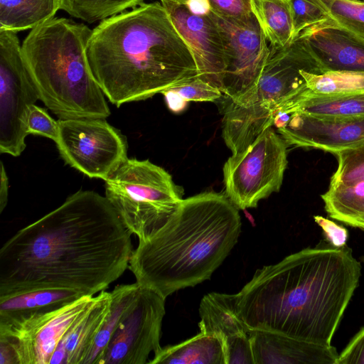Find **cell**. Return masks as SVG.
I'll return each mask as SVG.
<instances>
[{
    "label": "cell",
    "instance_id": "cell-35",
    "mask_svg": "<svg viewBox=\"0 0 364 364\" xmlns=\"http://www.w3.org/2000/svg\"><path fill=\"white\" fill-rule=\"evenodd\" d=\"M211 12L221 17L245 21L254 15L250 0H209Z\"/></svg>",
    "mask_w": 364,
    "mask_h": 364
},
{
    "label": "cell",
    "instance_id": "cell-6",
    "mask_svg": "<svg viewBox=\"0 0 364 364\" xmlns=\"http://www.w3.org/2000/svg\"><path fill=\"white\" fill-rule=\"evenodd\" d=\"M182 195L171 176L148 159L127 158L105 181V197L139 241L168 221Z\"/></svg>",
    "mask_w": 364,
    "mask_h": 364
},
{
    "label": "cell",
    "instance_id": "cell-23",
    "mask_svg": "<svg viewBox=\"0 0 364 364\" xmlns=\"http://www.w3.org/2000/svg\"><path fill=\"white\" fill-rule=\"evenodd\" d=\"M150 364H225L223 347L216 336L200 332L154 354Z\"/></svg>",
    "mask_w": 364,
    "mask_h": 364
},
{
    "label": "cell",
    "instance_id": "cell-14",
    "mask_svg": "<svg viewBox=\"0 0 364 364\" xmlns=\"http://www.w3.org/2000/svg\"><path fill=\"white\" fill-rule=\"evenodd\" d=\"M175 27L188 44L196 63L198 78L220 91L226 68V53L221 33L209 16L191 13L185 4L160 1Z\"/></svg>",
    "mask_w": 364,
    "mask_h": 364
},
{
    "label": "cell",
    "instance_id": "cell-22",
    "mask_svg": "<svg viewBox=\"0 0 364 364\" xmlns=\"http://www.w3.org/2000/svg\"><path fill=\"white\" fill-rule=\"evenodd\" d=\"M81 296L65 289H40L0 297V326L18 323L32 316L50 311Z\"/></svg>",
    "mask_w": 364,
    "mask_h": 364
},
{
    "label": "cell",
    "instance_id": "cell-36",
    "mask_svg": "<svg viewBox=\"0 0 364 364\" xmlns=\"http://www.w3.org/2000/svg\"><path fill=\"white\" fill-rule=\"evenodd\" d=\"M315 223L321 227L324 235V239L335 247H341L346 245L348 230L335 222L321 215H314Z\"/></svg>",
    "mask_w": 364,
    "mask_h": 364
},
{
    "label": "cell",
    "instance_id": "cell-17",
    "mask_svg": "<svg viewBox=\"0 0 364 364\" xmlns=\"http://www.w3.org/2000/svg\"><path fill=\"white\" fill-rule=\"evenodd\" d=\"M298 37L306 43L322 73H364V38L331 19L308 28Z\"/></svg>",
    "mask_w": 364,
    "mask_h": 364
},
{
    "label": "cell",
    "instance_id": "cell-19",
    "mask_svg": "<svg viewBox=\"0 0 364 364\" xmlns=\"http://www.w3.org/2000/svg\"><path fill=\"white\" fill-rule=\"evenodd\" d=\"M111 292L102 291L71 326L54 350L49 364H85L109 313Z\"/></svg>",
    "mask_w": 364,
    "mask_h": 364
},
{
    "label": "cell",
    "instance_id": "cell-20",
    "mask_svg": "<svg viewBox=\"0 0 364 364\" xmlns=\"http://www.w3.org/2000/svg\"><path fill=\"white\" fill-rule=\"evenodd\" d=\"M274 114L260 105H240L229 99L224 111L223 137L232 154L247 149L274 125Z\"/></svg>",
    "mask_w": 364,
    "mask_h": 364
},
{
    "label": "cell",
    "instance_id": "cell-13",
    "mask_svg": "<svg viewBox=\"0 0 364 364\" xmlns=\"http://www.w3.org/2000/svg\"><path fill=\"white\" fill-rule=\"evenodd\" d=\"M302 70L322 73L304 41L298 37L270 56L259 79L250 105L257 103L275 116L279 109L306 85Z\"/></svg>",
    "mask_w": 364,
    "mask_h": 364
},
{
    "label": "cell",
    "instance_id": "cell-31",
    "mask_svg": "<svg viewBox=\"0 0 364 364\" xmlns=\"http://www.w3.org/2000/svg\"><path fill=\"white\" fill-rule=\"evenodd\" d=\"M168 108L174 112L184 109L188 101L213 102L222 97V92L210 84L196 77L161 92Z\"/></svg>",
    "mask_w": 364,
    "mask_h": 364
},
{
    "label": "cell",
    "instance_id": "cell-29",
    "mask_svg": "<svg viewBox=\"0 0 364 364\" xmlns=\"http://www.w3.org/2000/svg\"><path fill=\"white\" fill-rule=\"evenodd\" d=\"M306 87L316 95H336L364 91V73L328 71L315 74L302 70Z\"/></svg>",
    "mask_w": 364,
    "mask_h": 364
},
{
    "label": "cell",
    "instance_id": "cell-27",
    "mask_svg": "<svg viewBox=\"0 0 364 364\" xmlns=\"http://www.w3.org/2000/svg\"><path fill=\"white\" fill-rule=\"evenodd\" d=\"M139 287V284L136 282L134 284L118 285L110 291L112 299L109 313L85 364H99L115 326L135 296Z\"/></svg>",
    "mask_w": 364,
    "mask_h": 364
},
{
    "label": "cell",
    "instance_id": "cell-24",
    "mask_svg": "<svg viewBox=\"0 0 364 364\" xmlns=\"http://www.w3.org/2000/svg\"><path fill=\"white\" fill-rule=\"evenodd\" d=\"M250 3L271 50L284 48L293 41L291 0H250Z\"/></svg>",
    "mask_w": 364,
    "mask_h": 364
},
{
    "label": "cell",
    "instance_id": "cell-25",
    "mask_svg": "<svg viewBox=\"0 0 364 364\" xmlns=\"http://www.w3.org/2000/svg\"><path fill=\"white\" fill-rule=\"evenodd\" d=\"M60 0H0V30L33 29L53 18Z\"/></svg>",
    "mask_w": 364,
    "mask_h": 364
},
{
    "label": "cell",
    "instance_id": "cell-21",
    "mask_svg": "<svg viewBox=\"0 0 364 364\" xmlns=\"http://www.w3.org/2000/svg\"><path fill=\"white\" fill-rule=\"evenodd\" d=\"M296 112L320 119H343L364 116V91L336 95H316L306 87L287 101L278 113L290 114Z\"/></svg>",
    "mask_w": 364,
    "mask_h": 364
},
{
    "label": "cell",
    "instance_id": "cell-26",
    "mask_svg": "<svg viewBox=\"0 0 364 364\" xmlns=\"http://www.w3.org/2000/svg\"><path fill=\"white\" fill-rule=\"evenodd\" d=\"M321 197L330 218L364 230V181L329 186Z\"/></svg>",
    "mask_w": 364,
    "mask_h": 364
},
{
    "label": "cell",
    "instance_id": "cell-11",
    "mask_svg": "<svg viewBox=\"0 0 364 364\" xmlns=\"http://www.w3.org/2000/svg\"><path fill=\"white\" fill-rule=\"evenodd\" d=\"M165 300L155 291L139 289L114 328L99 364H145L160 346Z\"/></svg>",
    "mask_w": 364,
    "mask_h": 364
},
{
    "label": "cell",
    "instance_id": "cell-2",
    "mask_svg": "<svg viewBox=\"0 0 364 364\" xmlns=\"http://www.w3.org/2000/svg\"><path fill=\"white\" fill-rule=\"evenodd\" d=\"M360 271L351 248L322 239L257 269L237 294L238 309L250 329L330 346Z\"/></svg>",
    "mask_w": 364,
    "mask_h": 364
},
{
    "label": "cell",
    "instance_id": "cell-40",
    "mask_svg": "<svg viewBox=\"0 0 364 364\" xmlns=\"http://www.w3.org/2000/svg\"><path fill=\"white\" fill-rule=\"evenodd\" d=\"M9 178L4 166L1 162L0 171V213L5 208L8 201Z\"/></svg>",
    "mask_w": 364,
    "mask_h": 364
},
{
    "label": "cell",
    "instance_id": "cell-16",
    "mask_svg": "<svg viewBox=\"0 0 364 364\" xmlns=\"http://www.w3.org/2000/svg\"><path fill=\"white\" fill-rule=\"evenodd\" d=\"M277 130L287 145L334 154L364 144V116L320 119L296 112Z\"/></svg>",
    "mask_w": 364,
    "mask_h": 364
},
{
    "label": "cell",
    "instance_id": "cell-34",
    "mask_svg": "<svg viewBox=\"0 0 364 364\" xmlns=\"http://www.w3.org/2000/svg\"><path fill=\"white\" fill-rule=\"evenodd\" d=\"M28 134L39 135L56 141L58 136V123L43 108L32 105L28 109L26 119Z\"/></svg>",
    "mask_w": 364,
    "mask_h": 364
},
{
    "label": "cell",
    "instance_id": "cell-1",
    "mask_svg": "<svg viewBox=\"0 0 364 364\" xmlns=\"http://www.w3.org/2000/svg\"><path fill=\"white\" fill-rule=\"evenodd\" d=\"M105 196L78 191L0 249V297L40 289L105 291L129 267L131 235Z\"/></svg>",
    "mask_w": 364,
    "mask_h": 364
},
{
    "label": "cell",
    "instance_id": "cell-39",
    "mask_svg": "<svg viewBox=\"0 0 364 364\" xmlns=\"http://www.w3.org/2000/svg\"><path fill=\"white\" fill-rule=\"evenodd\" d=\"M183 4L191 13L197 16H208L211 11L209 0H186Z\"/></svg>",
    "mask_w": 364,
    "mask_h": 364
},
{
    "label": "cell",
    "instance_id": "cell-44",
    "mask_svg": "<svg viewBox=\"0 0 364 364\" xmlns=\"http://www.w3.org/2000/svg\"><path fill=\"white\" fill-rule=\"evenodd\" d=\"M363 1H364V0H363Z\"/></svg>",
    "mask_w": 364,
    "mask_h": 364
},
{
    "label": "cell",
    "instance_id": "cell-5",
    "mask_svg": "<svg viewBox=\"0 0 364 364\" xmlns=\"http://www.w3.org/2000/svg\"><path fill=\"white\" fill-rule=\"evenodd\" d=\"M87 25L53 17L31 29L21 45L39 100L59 119H106L110 110L90 67Z\"/></svg>",
    "mask_w": 364,
    "mask_h": 364
},
{
    "label": "cell",
    "instance_id": "cell-12",
    "mask_svg": "<svg viewBox=\"0 0 364 364\" xmlns=\"http://www.w3.org/2000/svg\"><path fill=\"white\" fill-rule=\"evenodd\" d=\"M96 296H83L48 312L18 323L0 326V338L14 348L18 364H49L56 347L71 326L93 304Z\"/></svg>",
    "mask_w": 364,
    "mask_h": 364
},
{
    "label": "cell",
    "instance_id": "cell-28",
    "mask_svg": "<svg viewBox=\"0 0 364 364\" xmlns=\"http://www.w3.org/2000/svg\"><path fill=\"white\" fill-rule=\"evenodd\" d=\"M146 0H60V9L89 23L137 7Z\"/></svg>",
    "mask_w": 364,
    "mask_h": 364
},
{
    "label": "cell",
    "instance_id": "cell-15",
    "mask_svg": "<svg viewBox=\"0 0 364 364\" xmlns=\"http://www.w3.org/2000/svg\"><path fill=\"white\" fill-rule=\"evenodd\" d=\"M200 332L218 337L225 364H255L250 338V328L240 315L237 296L210 292L199 306Z\"/></svg>",
    "mask_w": 364,
    "mask_h": 364
},
{
    "label": "cell",
    "instance_id": "cell-32",
    "mask_svg": "<svg viewBox=\"0 0 364 364\" xmlns=\"http://www.w3.org/2000/svg\"><path fill=\"white\" fill-rule=\"evenodd\" d=\"M338 167L329 186L364 181V144L334 154Z\"/></svg>",
    "mask_w": 364,
    "mask_h": 364
},
{
    "label": "cell",
    "instance_id": "cell-41",
    "mask_svg": "<svg viewBox=\"0 0 364 364\" xmlns=\"http://www.w3.org/2000/svg\"><path fill=\"white\" fill-rule=\"evenodd\" d=\"M173 1V2L178 3V4H184L186 1V0H160V1Z\"/></svg>",
    "mask_w": 364,
    "mask_h": 364
},
{
    "label": "cell",
    "instance_id": "cell-10",
    "mask_svg": "<svg viewBox=\"0 0 364 364\" xmlns=\"http://www.w3.org/2000/svg\"><path fill=\"white\" fill-rule=\"evenodd\" d=\"M225 47L226 68L222 93L234 103L245 105L252 99L270 56L262 29L253 16L245 21L228 19L211 12Z\"/></svg>",
    "mask_w": 364,
    "mask_h": 364
},
{
    "label": "cell",
    "instance_id": "cell-4",
    "mask_svg": "<svg viewBox=\"0 0 364 364\" xmlns=\"http://www.w3.org/2000/svg\"><path fill=\"white\" fill-rule=\"evenodd\" d=\"M238 210L215 191L183 199L168 221L133 250L128 267L136 282L166 299L209 279L237 242Z\"/></svg>",
    "mask_w": 364,
    "mask_h": 364
},
{
    "label": "cell",
    "instance_id": "cell-9",
    "mask_svg": "<svg viewBox=\"0 0 364 364\" xmlns=\"http://www.w3.org/2000/svg\"><path fill=\"white\" fill-rule=\"evenodd\" d=\"M16 33L0 30V152L15 157L26 148L28 109L39 100Z\"/></svg>",
    "mask_w": 364,
    "mask_h": 364
},
{
    "label": "cell",
    "instance_id": "cell-38",
    "mask_svg": "<svg viewBox=\"0 0 364 364\" xmlns=\"http://www.w3.org/2000/svg\"><path fill=\"white\" fill-rule=\"evenodd\" d=\"M0 364H18L14 348L3 338H0Z\"/></svg>",
    "mask_w": 364,
    "mask_h": 364
},
{
    "label": "cell",
    "instance_id": "cell-18",
    "mask_svg": "<svg viewBox=\"0 0 364 364\" xmlns=\"http://www.w3.org/2000/svg\"><path fill=\"white\" fill-rule=\"evenodd\" d=\"M255 364H336L335 347L298 339L283 333L251 329Z\"/></svg>",
    "mask_w": 364,
    "mask_h": 364
},
{
    "label": "cell",
    "instance_id": "cell-33",
    "mask_svg": "<svg viewBox=\"0 0 364 364\" xmlns=\"http://www.w3.org/2000/svg\"><path fill=\"white\" fill-rule=\"evenodd\" d=\"M294 38L309 27L326 21L324 11L310 0H291Z\"/></svg>",
    "mask_w": 364,
    "mask_h": 364
},
{
    "label": "cell",
    "instance_id": "cell-42",
    "mask_svg": "<svg viewBox=\"0 0 364 364\" xmlns=\"http://www.w3.org/2000/svg\"><path fill=\"white\" fill-rule=\"evenodd\" d=\"M361 260L364 263V255L361 257Z\"/></svg>",
    "mask_w": 364,
    "mask_h": 364
},
{
    "label": "cell",
    "instance_id": "cell-30",
    "mask_svg": "<svg viewBox=\"0 0 364 364\" xmlns=\"http://www.w3.org/2000/svg\"><path fill=\"white\" fill-rule=\"evenodd\" d=\"M337 25L364 38V1L310 0Z\"/></svg>",
    "mask_w": 364,
    "mask_h": 364
},
{
    "label": "cell",
    "instance_id": "cell-7",
    "mask_svg": "<svg viewBox=\"0 0 364 364\" xmlns=\"http://www.w3.org/2000/svg\"><path fill=\"white\" fill-rule=\"evenodd\" d=\"M287 145L269 127L244 151L228 158L223 166L225 195L238 209L255 208L280 190L288 164Z\"/></svg>",
    "mask_w": 364,
    "mask_h": 364
},
{
    "label": "cell",
    "instance_id": "cell-8",
    "mask_svg": "<svg viewBox=\"0 0 364 364\" xmlns=\"http://www.w3.org/2000/svg\"><path fill=\"white\" fill-rule=\"evenodd\" d=\"M58 123L60 155L88 177L106 181L127 159L125 136L105 119H59Z\"/></svg>",
    "mask_w": 364,
    "mask_h": 364
},
{
    "label": "cell",
    "instance_id": "cell-3",
    "mask_svg": "<svg viewBox=\"0 0 364 364\" xmlns=\"http://www.w3.org/2000/svg\"><path fill=\"white\" fill-rule=\"evenodd\" d=\"M87 55L96 81L117 107L198 77L188 44L159 1L100 21L92 31Z\"/></svg>",
    "mask_w": 364,
    "mask_h": 364
},
{
    "label": "cell",
    "instance_id": "cell-37",
    "mask_svg": "<svg viewBox=\"0 0 364 364\" xmlns=\"http://www.w3.org/2000/svg\"><path fill=\"white\" fill-rule=\"evenodd\" d=\"M364 364V326L338 354L336 364Z\"/></svg>",
    "mask_w": 364,
    "mask_h": 364
},
{
    "label": "cell",
    "instance_id": "cell-43",
    "mask_svg": "<svg viewBox=\"0 0 364 364\" xmlns=\"http://www.w3.org/2000/svg\"><path fill=\"white\" fill-rule=\"evenodd\" d=\"M351 1H363V0H351Z\"/></svg>",
    "mask_w": 364,
    "mask_h": 364
}]
</instances>
